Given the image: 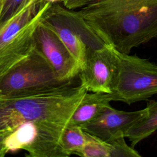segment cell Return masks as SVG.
Wrapping results in <instances>:
<instances>
[{"label": "cell", "mask_w": 157, "mask_h": 157, "mask_svg": "<svg viewBox=\"0 0 157 157\" xmlns=\"http://www.w3.org/2000/svg\"><path fill=\"white\" fill-rule=\"evenodd\" d=\"M78 12L98 36L117 51L157 37V0H92Z\"/></svg>", "instance_id": "obj_1"}, {"label": "cell", "mask_w": 157, "mask_h": 157, "mask_svg": "<svg viewBox=\"0 0 157 157\" xmlns=\"http://www.w3.org/2000/svg\"><path fill=\"white\" fill-rule=\"evenodd\" d=\"M74 80L34 91L0 94V133L9 135L23 123L33 121L60 139L88 92Z\"/></svg>", "instance_id": "obj_2"}, {"label": "cell", "mask_w": 157, "mask_h": 157, "mask_svg": "<svg viewBox=\"0 0 157 157\" xmlns=\"http://www.w3.org/2000/svg\"><path fill=\"white\" fill-rule=\"evenodd\" d=\"M41 21L52 30L67 48L80 71L83 68L89 50L106 44L98 36L78 11L53 3Z\"/></svg>", "instance_id": "obj_3"}, {"label": "cell", "mask_w": 157, "mask_h": 157, "mask_svg": "<svg viewBox=\"0 0 157 157\" xmlns=\"http://www.w3.org/2000/svg\"><path fill=\"white\" fill-rule=\"evenodd\" d=\"M119 71L113 100L131 104L157 94V65L136 55L118 51Z\"/></svg>", "instance_id": "obj_4"}, {"label": "cell", "mask_w": 157, "mask_h": 157, "mask_svg": "<svg viewBox=\"0 0 157 157\" xmlns=\"http://www.w3.org/2000/svg\"><path fill=\"white\" fill-rule=\"evenodd\" d=\"M63 83L65 82L58 79L52 67L35 48L0 77V94L34 91Z\"/></svg>", "instance_id": "obj_5"}, {"label": "cell", "mask_w": 157, "mask_h": 157, "mask_svg": "<svg viewBox=\"0 0 157 157\" xmlns=\"http://www.w3.org/2000/svg\"><path fill=\"white\" fill-rule=\"evenodd\" d=\"M119 71L118 51L112 46L88 51L83 68L78 76L80 83L88 91L112 93Z\"/></svg>", "instance_id": "obj_6"}, {"label": "cell", "mask_w": 157, "mask_h": 157, "mask_svg": "<svg viewBox=\"0 0 157 157\" xmlns=\"http://www.w3.org/2000/svg\"><path fill=\"white\" fill-rule=\"evenodd\" d=\"M35 48L44 58L61 82L74 80L80 67L56 34L41 20L34 33Z\"/></svg>", "instance_id": "obj_7"}, {"label": "cell", "mask_w": 157, "mask_h": 157, "mask_svg": "<svg viewBox=\"0 0 157 157\" xmlns=\"http://www.w3.org/2000/svg\"><path fill=\"white\" fill-rule=\"evenodd\" d=\"M147 113V107L140 110L126 112L110 105L83 129L104 141L110 142L120 137H126L130 128Z\"/></svg>", "instance_id": "obj_8"}, {"label": "cell", "mask_w": 157, "mask_h": 157, "mask_svg": "<svg viewBox=\"0 0 157 157\" xmlns=\"http://www.w3.org/2000/svg\"><path fill=\"white\" fill-rule=\"evenodd\" d=\"M47 10L41 12L31 23L0 49V77L34 51V33Z\"/></svg>", "instance_id": "obj_9"}, {"label": "cell", "mask_w": 157, "mask_h": 157, "mask_svg": "<svg viewBox=\"0 0 157 157\" xmlns=\"http://www.w3.org/2000/svg\"><path fill=\"white\" fill-rule=\"evenodd\" d=\"M52 3L45 0H31L21 10L0 26V49L31 23Z\"/></svg>", "instance_id": "obj_10"}, {"label": "cell", "mask_w": 157, "mask_h": 157, "mask_svg": "<svg viewBox=\"0 0 157 157\" xmlns=\"http://www.w3.org/2000/svg\"><path fill=\"white\" fill-rule=\"evenodd\" d=\"M113 101L110 93H86L74 113L68 124L79 126L83 129L95 120Z\"/></svg>", "instance_id": "obj_11"}, {"label": "cell", "mask_w": 157, "mask_h": 157, "mask_svg": "<svg viewBox=\"0 0 157 157\" xmlns=\"http://www.w3.org/2000/svg\"><path fill=\"white\" fill-rule=\"evenodd\" d=\"M147 113L138 120L128 130L126 137L134 147L157 130V101H150L147 105Z\"/></svg>", "instance_id": "obj_12"}, {"label": "cell", "mask_w": 157, "mask_h": 157, "mask_svg": "<svg viewBox=\"0 0 157 157\" xmlns=\"http://www.w3.org/2000/svg\"><path fill=\"white\" fill-rule=\"evenodd\" d=\"M87 139V132L82 128L67 124L60 137L59 145L66 156L78 155L86 144Z\"/></svg>", "instance_id": "obj_13"}, {"label": "cell", "mask_w": 157, "mask_h": 157, "mask_svg": "<svg viewBox=\"0 0 157 157\" xmlns=\"http://www.w3.org/2000/svg\"><path fill=\"white\" fill-rule=\"evenodd\" d=\"M87 135V142L78 153V156L83 157H115V148L112 142L104 141L88 132Z\"/></svg>", "instance_id": "obj_14"}, {"label": "cell", "mask_w": 157, "mask_h": 157, "mask_svg": "<svg viewBox=\"0 0 157 157\" xmlns=\"http://www.w3.org/2000/svg\"><path fill=\"white\" fill-rule=\"evenodd\" d=\"M31 0H3L0 26L21 10Z\"/></svg>", "instance_id": "obj_15"}, {"label": "cell", "mask_w": 157, "mask_h": 157, "mask_svg": "<svg viewBox=\"0 0 157 157\" xmlns=\"http://www.w3.org/2000/svg\"><path fill=\"white\" fill-rule=\"evenodd\" d=\"M92 0H63V6L66 8L74 10L77 8H82Z\"/></svg>", "instance_id": "obj_16"}, {"label": "cell", "mask_w": 157, "mask_h": 157, "mask_svg": "<svg viewBox=\"0 0 157 157\" xmlns=\"http://www.w3.org/2000/svg\"><path fill=\"white\" fill-rule=\"evenodd\" d=\"M8 134H1L0 133V157H4L8 153L4 146V139Z\"/></svg>", "instance_id": "obj_17"}, {"label": "cell", "mask_w": 157, "mask_h": 157, "mask_svg": "<svg viewBox=\"0 0 157 157\" xmlns=\"http://www.w3.org/2000/svg\"><path fill=\"white\" fill-rule=\"evenodd\" d=\"M45 1L53 4V3H56V2H59V1H63V0H45Z\"/></svg>", "instance_id": "obj_18"}, {"label": "cell", "mask_w": 157, "mask_h": 157, "mask_svg": "<svg viewBox=\"0 0 157 157\" xmlns=\"http://www.w3.org/2000/svg\"><path fill=\"white\" fill-rule=\"evenodd\" d=\"M2 2H3V0H0V17H1L2 7Z\"/></svg>", "instance_id": "obj_19"}]
</instances>
